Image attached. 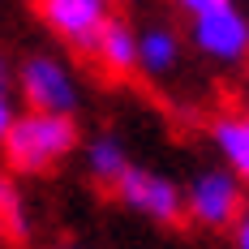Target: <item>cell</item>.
Wrapping results in <instances>:
<instances>
[{"label":"cell","instance_id":"cell-1","mask_svg":"<svg viewBox=\"0 0 249 249\" xmlns=\"http://www.w3.org/2000/svg\"><path fill=\"white\" fill-rule=\"evenodd\" d=\"M77 124L73 116H48V112H18L9 133H4V163L9 172H26V176H39L65 163L77 146Z\"/></svg>","mask_w":249,"mask_h":249},{"label":"cell","instance_id":"cell-2","mask_svg":"<svg viewBox=\"0 0 249 249\" xmlns=\"http://www.w3.org/2000/svg\"><path fill=\"white\" fill-rule=\"evenodd\" d=\"M18 90L26 99V112H48V116H73L77 112L73 69L60 56H52V52H35V56L22 60Z\"/></svg>","mask_w":249,"mask_h":249},{"label":"cell","instance_id":"cell-3","mask_svg":"<svg viewBox=\"0 0 249 249\" xmlns=\"http://www.w3.org/2000/svg\"><path fill=\"white\" fill-rule=\"evenodd\" d=\"M189 39L215 65H245L249 60V18L232 0H219V4L194 13L189 18Z\"/></svg>","mask_w":249,"mask_h":249},{"label":"cell","instance_id":"cell-4","mask_svg":"<svg viewBox=\"0 0 249 249\" xmlns=\"http://www.w3.org/2000/svg\"><path fill=\"white\" fill-rule=\"evenodd\" d=\"M245 206V185L228 168H206L185 189V215L202 228H232Z\"/></svg>","mask_w":249,"mask_h":249},{"label":"cell","instance_id":"cell-5","mask_svg":"<svg viewBox=\"0 0 249 249\" xmlns=\"http://www.w3.org/2000/svg\"><path fill=\"white\" fill-rule=\"evenodd\" d=\"M116 194H121V202L129 211L146 215L155 224H176V219L185 215V194H180V185H176L172 176L138 168V163H129V172L116 180Z\"/></svg>","mask_w":249,"mask_h":249},{"label":"cell","instance_id":"cell-6","mask_svg":"<svg viewBox=\"0 0 249 249\" xmlns=\"http://www.w3.org/2000/svg\"><path fill=\"white\" fill-rule=\"evenodd\" d=\"M39 18L56 39H65L69 48L90 52L99 30L112 18V0H35Z\"/></svg>","mask_w":249,"mask_h":249},{"label":"cell","instance_id":"cell-7","mask_svg":"<svg viewBox=\"0 0 249 249\" xmlns=\"http://www.w3.org/2000/svg\"><path fill=\"white\" fill-rule=\"evenodd\" d=\"M211 142L219 150L224 168L241 185H249V116L245 112H224L211 121Z\"/></svg>","mask_w":249,"mask_h":249},{"label":"cell","instance_id":"cell-8","mask_svg":"<svg viewBox=\"0 0 249 249\" xmlns=\"http://www.w3.org/2000/svg\"><path fill=\"white\" fill-rule=\"evenodd\" d=\"M90 56L116 77L138 73V30L124 22V18H107V26L99 30V39L90 48Z\"/></svg>","mask_w":249,"mask_h":249},{"label":"cell","instance_id":"cell-9","mask_svg":"<svg viewBox=\"0 0 249 249\" xmlns=\"http://www.w3.org/2000/svg\"><path fill=\"white\" fill-rule=\"evenodd\" d=\"M180 65V35L172 26H150L138 30V73L146 77H168Z\"/></svg>","mask_w":249,"mask_h":249},{"label":"cell","instance_id":"cell-10","mask_svg":"<svg viewBox=\"0 0 249 249\" xmlns=\"http://www.w3.org/2000/svg\"><path fill=\"white\" fill-rule=\"evenodd\" d=\"M86 172L95 176L99 185L116 189V180L129 172V155H124V142L116 138V133L90 138V146H86Z\"/></svg>","mask_w":249,"mask_h":249},{"label":"cell","instance_id":"cell-11","mask_svg":"<svg viewBox=\"0 0 249 249\" xmlns=\"http://www.w3.org/2000/svg\"><path fill=\"white\" fill-rule=\"evenodd\" d=\"M13 116H18V107H13V65H9L4 52H0V142H4Z\"/></svg>","mask_w":249,"mask_h":249},{"label":"cell","instance_id":"cell-12","mask_svg":"<svg viewBox=\"0 0 249 249\" xmlns=\"http://www.w3.org/2000/svg\"><path fill=\"white\" fill-rule=\"evenodd\" d=\"M0 219L22 228V194H18V185H13L9 172H0Z\"/></svg>","mask_w":249,"mask_h":249},{"label":"cell","instance_id":"cell-13","mask_svg":"<svg viewBox=\"0 0 249 249\" xmlns=\"http://www.w3.org/2000/svg\"><path fill=\"white\" fill-rule=\"evenodd\" d=\"M232 241H236V249H249V202L241 206V215L232 224Z\"/></svg>","mask_w":249,"mask_h":249},{"label":"cell","instance_id":"cell-14","mask_svg":"<svg viewBox=\"0 0 249 249\" xmlns=\"http://www.w3.org/2000/svg\"><path fill=\"white\" fill-rule=\"evenodd\" d=\"M176 4H180V9H185V13L194 18V13H202V9H211V4H219V0H176Z\"/></svg>","mask_w":249,"mask_h":249},{"label":"cell","instance_id":"cell-15","mask_svg":"<svg viewBox=\"0 0 249 249\" xmlns=\"http://www.w3.org/2000/svg\"><path fill=\"white\" fill-rule=\"evenodd\" d=\"M241 99H245V116H249V82H245V95H241Z\"/></svg>","mask_w":249,"mask_h":249}]
</instances>
